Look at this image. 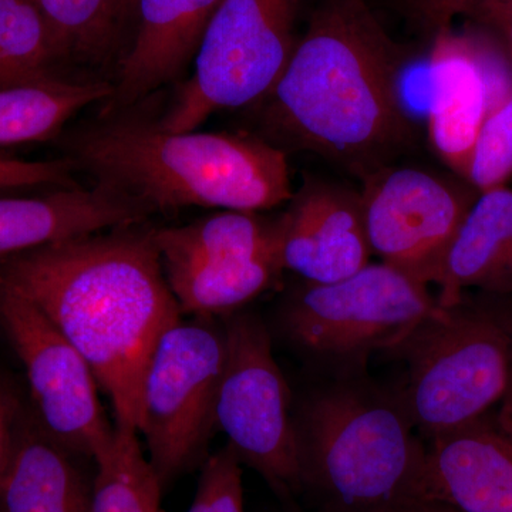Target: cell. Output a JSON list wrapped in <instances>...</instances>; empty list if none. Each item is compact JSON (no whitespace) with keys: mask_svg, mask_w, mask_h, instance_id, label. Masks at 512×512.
Segmentation results:
<instances>
[{"mask_svg":"<svg viewBox=\"0 0 512 512\" xmlns=\"http://www.w3.org/2000/svg\"><path fill=\"white\" fill-rule=\"evenodd\" d=\"M138 225L0 259V284L32 302L82 353L109 397L114 426L136 431L148 362L183 316L154 231Z\"/></svg>","mask_w":512,"mask_h":512,"instance_id":"obj_1","label":"cell"},{"mask_svg":"<svg viewBox=\"0 0 512 512\" xmlns=\"http://www.w3.org/2000/svg\"><path fill=\"white\" fill-rule=\"evenodd\" d=\"M402 60L365 0H323L262 100L266 127L292 146L376 173L413 134L400 99Z\"/></svg>","mask_w":512,"mask_h":512,"instance_id":"obj_2","label":"cell"},{"mask_svg":"<svg viewBox=\"0 0 512 512\" xmlns=\"http://www.w3.org/2000/svg\"><path fill=\"white\" fill-rule=\"evenodd\" d=\"M69 160L96 184L156 211L187 207L272 210L293 197L284 150L228 133H171L116 117L70 137Z\"/></svg>","mask_w":512,"mask_h":512,"instance_id":"obj_3","label":"cell"},{"mask_svg":"<svg viewBox=\"0 0 512 512\" xmlns=\"http://www.w3.org/2000/svg\"><path fill=\"white\" fill-rule=\"evenodd\" d=\"M303 488L330 512H412L426 447L402 399L355 382L313 393L295 417Z\"/></svg>","mask_w":512,"mask_h":512,"instance_id":"obj_4","label":"cell"},{"mask_svg":"<svg viewBox=\"0 0 512 512\" xmlns=\"http://www.w3.org/2000/svg\"><path fill=\"white\" fill-rule=\"evenodd\" d=\"M397 349L409 362L400 399L429 439L480 420L510 390L512 332L485 309L440 306Z\"/></svg>","mask_w":512,"mask_h":512,"instance_id":"obj_5","label":"cell"},{"mask_svg":"<svg viewBox=\"0 0 512 512\" xmlns=\"http://www.w3.org/2000/svg\"><path fill=\"white\" fill-rule=\"evenodd\" d=\"M302 0H221L194 56V74L158 120L171 133L195 131L215 111L264 100L295 50Z\"/></svg>","mask_w":512,"mask_h":512,"instance_id":"obj_6","label":"cell"},{"mask_svg":"<svg viewBox=\"0 0 512 512\" xmlns=\"http://www.w3.org/2000/svg\"><path fill=\"white\" fill-rule=\"evenodd\" d=\"M439 309L426 284L383 262L332 284L302 286L286 299L279 323L309 356L355 362L399 348Z\"/></svg>","mask_w":512,"mask_h":512,"instance_id":"obj_7","label":"cell"},{"mask_svg":"<svg viewBox=\"0 0 512 512\" xmlns=\"http://www.w3.org/2000/svg\"><path fill=\"white\" fill-rule=\"evenodd\" d=\"M225 355L224 330L212 319H181L158 340L144 375L138 434L161 487L207 447Z\"/></svg>","mask_w":512,"mask_h":512,"instance_id":"obj_8","label":"cell"},{"mask_svg":"<svg viewBox=\"0 0 512 512\" xmlns=\"http://www.w3.org/2000/svg\"><path fill=\"white\" fill-rule=\"evenodd\" d=\"M224 370L215 402V427L239 461L279 493L303 488L301 453L291 393L261 319L242 313L224 329Z\"/></svg>","mask_w":512,"mask_h":512,"instance_id":"obj_9","label":"cell"},{"mask_svg":"<svg viewBox=\"0 0 512 512\" xmlns=\"http://www.w3.org/2000/svg\"><path fill=\"white\" fill-rule=\"evenodd\" d=\"M0 326L25 366L40 426L76 456L96 461L110 447L116 429L82 353L32 302L3 284Z\"/></svg>","mask_w":512,"mask_h":512,"instance_id":"obj_10","label":"cell"},{"mask_svg":"<svg viewBox=\"0 0 512 512\" xmlns=\"http://www.w3.org/2000/svg\"><path fill=\"white\" fill-rule=\"evenodd\" d=\"M360 198L372 251L384 264L436 284L473 198L416 168H382L367 175Z\"/></svg>","mask_w":512,"mask_h":512,"instance_id":"obj_11","label":"cell"},{"mask_svg":"<svg viewBox=\"0 0 512 512\" xmlns=\"http://www.w3.org/2000/svg\"><path fill=\"white\" fill-rule=\"evenodd\" d=\"M282 268L308 284H332L369 264L362 198L338 185L312 181L276 220Z\"/></svg>","mask_w":512,"mask_h":512,"instance_id":"obj_12","label":"cell"},{"mask_svg":"<svg viewBox=\"0 0 512 512\" xmlns=\"http://www.w3.org/2000/svg\"><path fill=\"white\" fill-rule=\"evenodd\" d=\"M420 505L512 512V437L480 419L430 439L417 484Z\"/></svg>","mask_w":512,"mask_h":512,"instance_id":"obj_13","label":"cell"},{"mask_svg":"<svg viewBox=\"0 0 512 512\" xmlns=\"http://www.w3.org/2000/svg\"><path fill=\"white\" fill-rule=\"evenodd\" d=\"M488 104L483 32L439 33L431 52L427 127L437 156L463 178Z\"/></svg>","mask_w":512,"mask_h":512,"instance_id":"obj_14","label":"cell"},{"mask_svg":"<svg viewBox=\"0 0 512 512\" xmlns=\"http://www.w3.org/2000/svg\"><path fill=\"white\" fill-rule=\"evenodd\" d=\"M221 0H136V36L121 63L109 110H123L173 83L194 59Z\"/></svg>","mask_w":512,"mask_h":512,"instance_id":"obj_15","label":"cell"},{"mask_svg":"<svg viewBox=\"0 0 512 512\" xmlns=\"http://www.w3.org/2000/svg\"><path fill=\"white\" fill-rule=\"evenodd\" d=\"M151 212L101 184L37 198H0V259L83 235L141 224Z\"/></svg>","mask_w":512,"mask_h":512,"instance_id":"obj_16","label":"cell"},{"mask_svg":"<svg viewBox=\"0 0 512 512\" xmlns=\"http://www.w3.org/2000/svg\"><path fill=\"white\" fill-rule=\"evenodd\" d=\"M74 457L46 433L35 413L20 407L0 483V512H90L92 485Z\"/></svg>","mask_w":512,"mask_h":512,"instance_id":"obj_17","label":"cell"},{"mask_svg":"<svg viewBox=\"0 0 512 512\" xmlns=\"http://www.w3.org/2000/svg\"><path fill=\"white\" fill-rule=\"evenodd\" d=\"M512 278V191L483 192L451 242L439 278L441 308L461 302L464 289Z\"/></svg>","mask_w":512,"mask_h":512,"instance_id":"obj_18","label":"cell"},{"mask_svg":"<svg viewBox=\"0 0 512 512\" xmlns=\"http://www.w3.org/2000/svg\"><path fill=\"white\" fill-rule=\"evenodd\" d=\"M183 315H228L268 291L284 271L278 249L247 258L163 265Z\"/></svg>","mask_w":512,"mask_h":512,"instance_id":"obj_19","label":"cell"},{"mask_svg":"<svg viewBox=\"0 0 512 512\" xmlns=\"http://www.w3.org/2000/svg\"><path fill=\"white\" fill-rule=\"evenodd\" d=\"M104 82H52L0 90V147L57 136L64 124L97 101L110 99Z\"/></svg>","mask_w":512,"mask_h":512,"instance_id":"obj_20","label":"cell"},{"mask_svg":"<svg viewBox=\"0 0 512 512\" xmlns=\"http://www.w3.org/2000/svg\"><path fill=\"white\" fill-rule=\"evenodd\" d=\"M163 265L247 258L278 249L276 222L258 212L222 211L183 227L154 229Z\"/></svg>","mask_w":512,"mask_h":512,"instance_id":"obj_21","label":"cell"},{"mask_svg":"<svg viewBox=\"0 0 512 512\" xmlns=\"http://www.w3.org/2000/svg\"><path fill=\"white\" fill-rule=\"evenodd\" d=\"M110 447L94 463L90 512H161L160 480L144 454L138 431L114 426Z\"/></svg>","mask_w":512,"mask_h":512,"instance_id":"obj_22","label":"cell"},{"mask_svg":"<svg viewBox=\"0 0 512 512\" xmlns=\"http://www.w3.org/2000/svg\"><path fill=\"white\" fill-rule=\"evenodd\" d=\"M62 60L32 0H0V90L63 79Z\"/></svg>","mask_w":512,"mask_h":512,"instance_id":"obj_23","label":"cell"},{"mask_svg":"<svg viewBox=\"0 0 512 512\" xmlns=\"http://www.w3.org/2000/svg\"><path fill=\"white\" fill-rule=\"evenodd\" d=\"M64 59L99 60L120 23L116 0H32Z\"/></svg>","mask_w":512,"mask_h":512,"instance_id":"obj_24","label":"cell"},{"mask_svg":"<svg viewBox=\"0 0 512 512\" xmlns=\"http://www.w3.org/2000/svg\"><path fill=\"white\" fill-rule=\"evenodd\" d=\"M512 177V92L490 101L466 180L480 194L505 187Z\"/></svg>","mask_w":512,"mask_h":512,"instance_id":"obj_25","label":"cell"},{"mask_svg":"<svg viewBox=\"0 0 512 512\" xmlns=\"http://www.w3.org/2000/svg\"><path fill=\"white\" fill-rule=\"evenodd\" d=\"M188 512H245L241 461L231 447L205 461Z\"/></svg>","mask_w":512,"mask_h":512,"instance_id":"obj_26","label":"cell"},{"mask_svg":"<svg viewBox=\"0 0 512 512\" xmlns=\"http://www.w3.org/2000/svg\"><path fill=\"white\" fill-rule=\"evenodd\" d=\"M72 161H25L0 158V188L76 187Z\"/></svg>","mask_w":512,"mask_h":512,"instance_id":"obj_27","label":"cell"},{"mask_svg":"<svg viewBox=\"0 0 512 512\" xmlns=\"http://www.w3.org/2000/svg\"><path fill=\"white\" fill-rule=\"evenodd\" d=\"M404 9L423 32L436 37L450 29L457 16H466L476 0H402Z\"/></svg>","mask_w":512,"mask_h":512,"instance_id":"obj_28","label":"cell"},{"mask_svg":"<svg viewBox=\"0 0 512 512\" xmlns=\"http://www.w3.org/2000/svg\"><path fill=\"white\" fill-rule=\"evenodd\" d=\"M466 16L490 33L512 62V0H476Z\"/></svg>","mask_w":512,"mask_h":512,"instance_id":"obj_29","label":"cell"},{"mask_svg":"<svg viewBox=\"0 0 512 512\" xmlns=\"http://www.w3.org/2000/svg\"><path fill=\"white\" fill-rule=\"evenodd\" d=\"M20 404L12 389L0 380V483L8 466Z\"/></svg>","mask_w":512,"mask_h":512,"instance_id":"obj_30","label":"cell"},{"mask_svg":"<svg viewBox=\"0 0 512 512\" xmlns=\"http://www.w3.org/2000/svg\"><path fill=\"white\" fill-rule=\"evenodd\" d=\"M504 399L505 402L503 407H501L500 414H498L497 426L500 427L504 433H507L508 436L512 437V386Z\"/></svg>","mask_w":512,"mask_h":512,"instance_id":"obj_31","label":"cell"},{"mask_svg":"<svg viewBox=\"0 0 512 512\" xmlns=\"http://www.w3.org/2000/svg\"><path fill=\"white\" fill-rule=\"evenodd\" d=\"M117 10H119L120 22L127 16L133 15L136 0H116Z\"/></svg>","mask_w":512,"mask_h":512,"instance_id":"obj_32","label":"cell"},{"mask_svg":"<svg viewBox=\"0 0 512 512\" xmlns=\"http://www.w3.org/2000/svg\"><path fill=\"white\" fill-rule=\"evenodd\" d=\"M412 512H457L450 510V508L440 507V505H420L414 508Z\"/></svg>","mask_w":512,"mask_h":512,"instance_id":"obj_33","label":"cell"},{"mask_svg":"<svg viewBox=\"0 0 512 512\" xmlns=\"http://www.w3.org/2000/svg\"><path fill=\"white\" fill-rule=\"evenodd\" d=\"M511 386H512V382H511Z\"/></svg>","mask_w":512,"mask_h":512,"instance_id":"obj_34","label":"cell"}]
</instances>
